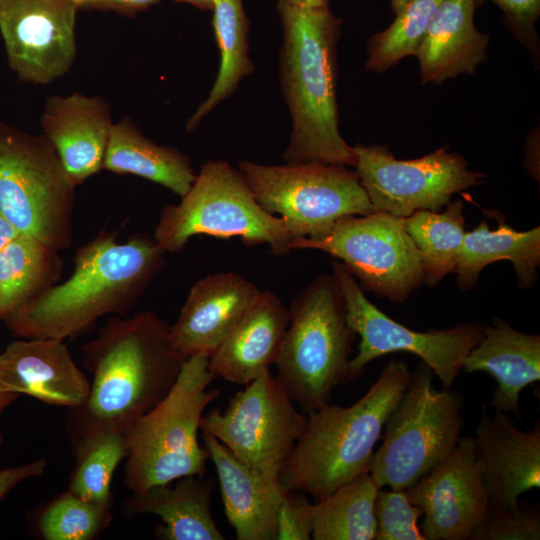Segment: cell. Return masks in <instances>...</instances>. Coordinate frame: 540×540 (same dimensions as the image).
Returning <instances> with one entry per match:
<instances>
[{"instance_id": "6da1fadb", "label": "cell", "mask_w": 540, "mask_h": 540, "mask_svg": "<svg viewBox=\"0 0 540 540\" xmlns=\"http://www.w3.org/2000/svg\"><path fill=\"white\" fill-rule=\"evenodd\" d=\"M166 252L154 238L136 233L118 240L101 231L77 248L71 275L8 313L2 320L25 339L76 337L102 316H125L165 267Z\"/></svg>"}, {"instance_id": "7a4b0ae2", "label": "cell", "mask_w": 540, "mask_h": 540, "mask_svg": "<svg viewBox=\"0 0 540 540\" xmlns=\"http://www.w3.org/2000/svg\"><path fill=\"white\" fill-rule=\"evenodd\" d=\"M170 325L151 311L114 316L82 348L92 381L87 400L70 409V441L127 431L174 385L185 359L172 348Z\"/></svg>"}, {"instance_id": "3957f363", "label": "cell", "mask_w": 540, "mask_h": 540, "mask_svg": "<svg viewBox=\"0 0 540 540\" xmlns=\"http://www.w3.org/2000/svg\"><path fill=\"white\" fill-rule=\"evenodd\" d=\"M283 28L279 78L292 119L286 163L317 161L355 167L357 158L339 131L337 44L343 20L329 8L279 0Z\"/></svg>"}, {"instance_id": "277c9868", "label": "cell", "mask_w": 540, "mask_h": 540, "mask_svg": "<svg viewBox=\"0 0 540 540\" xmlns=\"http://www.w3.org/2000/svg\"><path fill=\"white\" fill-rule=\"evenodd\" d=\"M412 377L404 362L391 360L351 406L329 403L309 413L307 428L281 470L283 487L319 501L369 472L375 445Z\"/></svg>"}, {"instance_id": "5b68a950", "label": "cell", "mask_w": 540, "mask_h": 540, "mask_svg": "<svg viewBox=\"0 0 540 540\" xmlns=\"http://www.w3.org/2000/svg\"><path fill=\"white\" fill-rule=\"evenodd\" d=\"M209 357L186 358L164 399L128 428L123 483L132 493L205 474L210 458L198 442L200 419L220 395V389H208L216 378L209 369Z\"/></svg>"}, {"instance_id": "8992f818", "label": "cell", "mask_w": 540, "mask_h": 540, "mask_svg": "<svg viewBox=\"0 0 540 540\" xmlns=\"http://www.w3.org/2000/svg\"><path fill=\"white\" fill-rule=\"evenodd\" d=\"M288 311L275 377L308 415L329 404L333 390L350 381L357 334L347 321L345 300L333 275L315 277Z\"/></svg>"}, {"instance_id": "52a82bcc", "label": "cell", "mask_w": 540, "mask_h": 540, "mask_svg": "<svg viewBox=\"0 0 540 540\" xmlns=\"http://www.w3.org/2000/svg\"><path fill=\"white\" fill-rule=\"evenodd\" d=\"M195 235L238 237L247 247L267 244L287 255L295 240L286 222L257 203L240 171L226 160L204 162L178 204L165 205L154 239L166 253H178Z\"/></svg>"}, {"instance_id": "ba28073f", "label": "cell", "mask_w": 540, "mask_h": 540, "mask_svg": "<svg viewBox=\"0 0 540 540\" xmlns=\"http://www.w3.org/2000/svg\"><path fill=\"white\" fill-rule=\"evenodd\" d=\"M462 406L456 391L434 388L432 371L421 361L373 454L369 474L375 485L405 490L447 458L465 426Z\"/></svg>"}, {"instance_id": "9c48e42d", "label": "cell", "mask_w": 540, "mask_h": 540, "mask_svg": "<svg viewBox=\"0 0 540 540\" xmlns=\"http://www.w3.org/2000/svg\"><path fill=\"white\" fill-rule=\"evenodd\" d=\"M75 188L43 134L0 122V212L21 233L70 247Z\"/></svg>"}, {"instance_id": "30bf717a", "label": "cell", "mask_w": 540, "mask_h": 540, "mask_svg": "<svg viewBox=\"0 0 540 540\" xmlns=\"http://www.w3.org/2000/svg\"><path fill=\"white\" fill-rule=\"evenodd\" d=\"M237 169L257 203L281 217L295 240L320 239L344 216L375 212L356 172L345 165L242 160Z\"/></svg>"}, {"instance_id": "8fae6325", "label": "cell", "mask_w": 540, "mask_h": 540, "mask_svg": "<svg viewBox=\"0 0 540 540\" xmlns=\"http://www.w3.org/2000/svg\"><path fill=\"white\" fill-rule=\"evenodd\" d=\"M293 250H319L341 261L363 291L403 303L423 285L419 253L404 218L375 211L338 219L320 239L301 238Z\"/></svg>"}, {"instance_id": "7c38bea8", "label": "cell", "mask_w": 540, "mask_h": 540, "mask_svg": "<svg viewBox=\"0 0 540 540\" xmlns=\"http://www.w3.org/2000/svg\"><path fill=\"white\" fill-rule=\"evenodd\" d=\"M333 276L346 306L347 321L360 336L357 354L349 363L350 381L362 377L373 360L390 353L418 356L449 389L459 376L469 351L483 338V325L467 322L446 329L416 331L398 323L371 303L356 278L337 259L332 260Z\"/></svg>"}, {"instance_id": "4fadbf2b", "label": "cell", "mask_w": 540, "mask_h": 540, "mask_svg": "<svg viewBox=\"0 0 540 540\" xmlns=\"http://www.w3.org/2000/svg\"><path fill=\"white\" fill-rule=\"evenodd\" d=\"M307 416L270 370L245 385L222 411L203 414L200 430L216 438L239 461L264 475L279 478Z\"/></svg>"}, {"instance_id": "5bb4252c", "label": "cell", "mask_w": 540, "mask_h": 540, "mask_svg": "<svg viewBox=\"0 0 540 540\" xmlns=\"http://www.w3.org/2000/svg\"><path fill=\"white\" fill-rule=\"evenodd\" d=\"M355 172L375 211L406 218L418 210L440 211L453 194L477 186L485 175L464 157L439 148L398 160L386 145L353 146Z\"/></svg>"}, {"instance_id": "9a60e30c", "label": "cell", "mask_w": 540, "mask_h": 540, "mask_svg": "<svg viewBox=\"0 0 540 540\" xmlns=\"http://www.w3.org/2000/svg\"><path fill=\"white\" fill-rule=\"evenodd\" d=\"M78 10L75 0H0V34L20 81L48 85L71 69Z\"/></svg>"}, {"instance_id": "2e32d148", "label": "cell", "mask_w": 540, "mask_h": 540, "mask_svg": "<svg viewBox=\"0 0 540 540\" xmlns=\"http://www.w3.org/2000/svg\"><path fill=\"white\" fill-rule=\"evenodd\" d=\"M405 493L423 511L419 529L425 540H468L490 508L474 437L459 439L449 456Z\"/></svg>"}, {"instance_id": "e0dca14e", "label": "cell", "mask_w": 540, "mask_h": 540, "mask_svg": "<svg viewBox=\"0 0 540 540\" xmlns=\"http://www.w3.org/2000/svg\"><path fill=\"white\" fill-rule=\"evenodd\" d=\"M490 508H517L519 496L540 487V424L518 429L505 412L481 406L474 437Z\"/></svg>"}, {"instance_id": "ac0fdd59", "label": "cell", "mask_w": 540, "mask_h": 540, "mask_svg": "<svg viewBox=\"0 0 540 540\" xmlns=\"http://www.w3.org/2000/svg\"><path fill=\"white\" fill-rule=\"evenodd\" d=\"M261 290L236 272H221L197 280L176 322L170 325L173 350L186 359L211 355L227 337Z\"/></svg>"}, {"instance_id": "d6986e66", "label": "cell", "mask_w": 540, "mask_h": 540, "mask_svg": "<svg viewBox=\"0 0 540 540\" xmlns=\"http://www.w3.org/2000/svg\"><path fill=\"white\" fill-rule=\"evenodd\" d=\"M112 126L106 100L80 92L47 97L40 116L42 134L75 186L103 169Z\"/></svg>"}, {"instance_id": "ffe728a7", "label": "cell", "mask_w": 540, "mask_h": 540, "mask_svg": "<svg viewBox=\"0 0 540 540\" xmlns=\"http://www.w3.org/2000/svg\"><path fill=\"white\" fill-rule=\"evenodd\" d=\"M0 388L74 409L87 400L90 382L62 340L22 338L0 354Z\"/></svg>"}, {"instance_id": "44dd1931", "label": "cell", "mask_w": 540, "mask_h": 540, "mask_svg": "<svg viewBox=\"0 0 540 540\" xmlns=\"http://www.w3.org/2000/svg\"><path fill=\"white\" fill-rule=\"evenodd\" d=\"M214 463L224 511L238 540H276L277 514L286 489L279 478L239 461L222 443L202 432Z\"/></svg>"}, {"instance_id": "7402d4cb", "label": "cell", "mask_w": 540, "mask_h": 540, "mask_svg": "<svg viewBox=\"0 0 540 540\" xmlns=\"http://www.w3.org/2000/svg\"><path fill=\"white\" fill-rule=\"evenodd\" d=\"M289 323V311L271 291H261L209 357L215 377L247 385L275 364Z\"/></svg>"}, {"instance_id": "603a6c76", "label": "cell", "mask_w": 540, "mask_h": 540, "mask_svg": "<svg viewBox=\"0 0 540 540\" xmlns=\"http://www.w3.org/2000/svg\"><path fill=\"white\" fill-rule=\"evenodd\" d=\"M483 338L463 361L464 373L486 372L497 382L489 405L518 419L522 390L540 380V336L520 332L494 317L483 325Z\"/></svg>"}, {"instance_id": "cb8c5ba5", "label": "cell", "mask_w": 540, "mask_h": 540, "mask_svg": "<svg viewBox=\"0 0 540 540\" xmlns=\"http://www.w3.org/2000/svg\"><path fill=\"white\" fill-rule=\"evenodd\" d=\"M476 7V0H443L415 52L422 84L474 74L486 60L490 36L474 24Z\"/></svg>"}, {"instance_id": "d4e9b609", "label": "cell", "mask_w": 540, "mask_h": 540, "mask_svg": "<svg viewBox=\"0 0 540 540\" xmlns=\"http://www.w3.org/2000/svg\"><path fill=\"white\" fill-rule=\"evenodd\" d=\"M174 482L132 493L125 503L126 512L159 516L161 523L155 527L158 539L224 540L210 509L214 480L188 475Z\"/></svg>"}, {"instance_id": "484cf974", "label": "cell", "mask_w": 540, "mask_h": 540, "mask_svg": "<svg viewBox=\"0 0 540 540\" xmlns=\"http://www.w3.org/2000/svg\"><path fill=\"white\" fill-rule=\"evenodd\" d=\"M103 169L142 177L180 198L189 191L197 174L187 155L174 147L153 142L127 116L113 123Z\"/></svg>"}, {"instance_id": "4316f807", "label": "cell", "mask_w": 540, "mask_h": 540, "mask_svg": "<svg viewBox=\"0 0 540 540\" xmlns=\"http://www.w3.org/2000/svg\"><path fill=\"white\" fill-rule=\"evenodd\" d=\"M500 260L513 264L520 289L532 288L540 265V227L517 231L501 220L497 228L490 229L482 221L466 232L455 271L457 287L462 291L474 288L482 270Z\"/></svg>"}, {"instance_id": "83f0119b", "label": "cell", "mask_w": 540, "mask_h": 540, "mask_svg": "<svg viewBox=\"0 0 540 540\" xmlns=\"http://www.w3.org/2000/svg\"><path fill=\"white\" fill-rule=\"evenodd\" d=\"M213 30L220 53V65L208 96L185 124L192 132L221 102L229 98L241 80L255 66L249 57V21L242 0H213Z\"/></svg>"}, {"instance_id": "f1b7e54d", "label": "cell", "mask_w": 540, "mask_h": 540, "mask_svg": "<svg viewBox=\"0 0 540 540\" xmlns=\"http://www.w3.org/2000/svg\"><path fill=\"white\" fill-rule=\"evenodd\" d=\"M59 251L21 233L0 253V318L56 284Z\"/></svg>"}, {"instance_id": "f546056e", "label": "cell", "mask_w": 540, "mask_h": 540, "mask_svg": "<svg viewBox=\"0 0 540 540\" xmlns=\"http://www.w3.org/2000/svg\"><path fill=\"white\" fill-rule=\"evenodd\" d=\"M378 487L369 472L340 486L327 497L308 504L314 540H373Z\"/></svg>"}, {"instance_id": "4dcf8cb0", "label": "cell", "mask_w": 540, "mask_h": 540, "mask_svg": "<svg viewBox=\"0 0 540 540\" xmlns=\"http://www.w3.org/2000/svg\"><path fill=\"white\" fill-rule=\"evenodd\" d=\"M464 205L449 202L445 210H418L404 218L405 228L420 256L423 284L434 288L455 273L465 236Z\"/></svg>"}, {"instance_id": "1f68e13d", "label": "cell", "mask_w": 540, "mask_h": 540, "mask_svg": "<svg viewBox=\"0 0 540 540\" xmlns=\"http://www.w3.org/2000/svg\"><path fill=\"white\" fill-rule=\"evenodd\" d=\"M126 432L105 430L71 441L75 464L69 491L97 506L112 507L113 474L128 453Z\"/></svg>"}, {"instance_id": "d6a6232c", "label": "cell", "mask_w": 540, "mask_h": 540, "mask_svg": "<svg viewBox=\"0 0 540 540\" xmlns=\"http://www.w3.org/2000/svg\"><path fill=\"white\" fill-rule=\"evenodd\" d=\"M442 2L408 0L389 27L368 39L365 69L381 73L403 58L415 55Z\"/></svg>"}, {"instance_id": "836d02e7", "label": "cell", "mask_w": 540, "mask_h": 540, "mask_svg": "<svg viewBox=\"0 0 540 540\" xmlns=\"http://www.w3.org/2000/svg\"><path fill=\"white\" fill-rule=\"evenodd\" d=\"M111 520V508L87 502L67 489L40 511L36 527L45 540H92Z\"/></svg>"}, {"instance_id": "e575fe53", "label": "cell", "mask_w": 540, "mask_h": 540, "mask_svg": "<svg viewBox=\"0 0 540 540\" xmlns=\"http://www.w3.org/2000/svg\"><path fill=\"white\" fill-rule=\"evenodd\" d=\"M375 540H425L418 521L423 516L405 490L379 488L375 498Z\"/></svg>"}, {"instance_id": "d590c367", "label": "cell", "mask_w": 540, "mask_h": 540, "mask_svg": "<svg viewBox=\"0 0 540 540\" xmlns=\"http://www.w3.org/2000/svg\"><path fill=\"white\" fill-rule=\"evenodd\" d=\"M540 514L517 508H489L484 522L468 540H538Z\"/></svg>"}, {"instance_id": "8d00e7d4", "label": "cell", "mask_w": 540, "mask_h": 540, "mask_svg": "<svg viewBox=\"0 0 540 540\" xmlns=\"http://www.w3.org/2000/svg\"><path fill=\"white\" fill-rule=\"evenodd\" d=\"M486 1L500 8L505 24L523 44L533 53L538 51L535 25L540 15V0H476V4L480 6Z\"/></svg>"}, {"instance_id": "74e56055", "label": "cell", "mask_w": 540, "mask_h": 540, "mask_svg": "<svg viewBox=\"0 0 540 540\" xmlns=\"http://www.w3.org/2000/svg\"><path fill=\"white\" fill-rule=\"evenodd\" d=\"M309 501L305 493L287 490L278 509L276 540H309Z\"/></svg>"}, {"instance_id": "f35d334b", "label": "cell", "mask_w": 540, "mask_h": 540, "mask_svg": "<svg viewBox=\"0 0 540 540\" xmlns=\"http://www.w3.org/2000/svg\"><path fill=\"white\" fill-rule=\"evenodd\" d=\"M159 2L160 0H81L79 10L113 12L133 17Z\"/></svg>"}, {"instance_id": "ab89813d", "label": "cell", "mask_w": 540, "mask_h": 540, "mask_svg": "<svg viewBox=\"0 0 540 540\" xmlns=\"http://www.w3.org/2000/svg\"><path fill=\"white\" fill-rule=\"evenodd\" d=\"M47 466L45 459L0 470V501H2L19 483L40 477Z\"/></svg>"}, {"instance_id": "60d3db41", "label": "cell", "mask_w": 540, "mask_h": 540, "mask_svg": "<svg viewBox=\"0 0 540 540\" xmlns=\"http://www.w3.org/2000/svg\"><path fill=\"white\" fill-rule=\"evenodd\" d=\"M21 232L0 212V253Z\"/></svg>"}, {"instance_id": "b9f144b4", "label": "cell", "mask_w": 540, "mask_h": 540, "mask_svg": "<svg viewBox=\"0 0 540 540\" xmlns=\"http://www.w3.org/2000/svg\"><path fill=\"white\" fill-rule=\"evenodd\" d=\"M290 4L310 9L329 8V0H286Z\"/></svg>"}, {"instance_id": "7bdbcfd3", "label": "cell", "mask_w": 540, "mask_h": 540, "mask_svg": "<svg viewBox=\"0 0 540 540\" xmlns=\"http://www.w3.org/2000/svg\"><path fill=\"white\" fill-rule=\"evenodd\" d=\"M19 397V394L10 392L7 390H4L0 388V416L2 412L10 406L17 398ZM2 443V434L0 430V446Z\"/></svg>"}, {"instance_id": "ee69618b", "label": "cell", "mask_w": 540, "mask_h": 540, "mask_svg": "<svg viewBox=\"0 0 540 540\" xmlns=\"http://www.w3.org/2000/svg\"><path fill=\"white\" fill-rule=\"evenodd\" d=\"M178 3H186L201 10H212L213 0H173Z\"/></svg>"}, {"instance_id": "f6af8a7d", "label": "cell", "mask_w": 540, "mask_h": 540, "mask_svg": "<svg viewBox=\"0 0 540 540\" xmlns=\"http://www.w3.org/2000/svg\"><path fill=\"white\" fill-rule=\"evenodd\" d=\"M408 0H390L391 10L396 14Z\"/></svg>"}, {"instance_id": "bcb514c9", "label": "cell", "mask_w": 540, "mask_h": 540, "mask_svg": "<svg viewBox=\"0 0 540 540\" xmlns=\"http://www.w3.org/2000/svg\"><path fill=\"white\" fill-rule=\"evenodd\" d=\"M75 1L77 2V4H78V7H79V3H80V1H81V0H75Z\"/></svg>"}]
</instances>
